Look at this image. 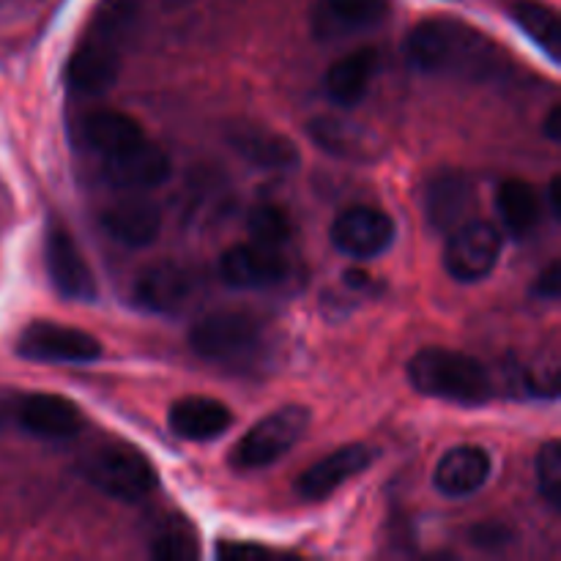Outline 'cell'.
I'll return each instance as SVG.
<instances>
[{"mask_svg": "<svg viewBox=\"0 0 561 561\" xmlns=\"http://www.w3.org/2000/svg\"><path fill=\"white\" fill-rule=\"evenodd\" d=\"M405 60L422 75L493 80L507 69V55L482 31L449 16L416 22L403 44Z\"/></svg>", "mask_w": 561, "mask_h": 561, "instance_id": "6da1fadb", "label": "cell"}, {"mask_svg": "<svg viewBox=\"0 0 561 561\" xmlns=\"http://www.w3.org/2000/svg\"><path fill=\"white\" fill-rule=\"evenodd\" d=\"M135 0H102L91 25L66 66L69 88L80 96H102L121 75V44L135 27Z\"/></svg>", "mask_w": 561, "mask_h": 561, "instance_id": "7a4b0ae2", "label": "cell"}, {"mask_svg": "<svg viewBox=\"0 0 561 561\" xmlns=\"http://www.w3.org/2000/svg\"><path fill=\"white\" fill-rule=\"evenodd\" d=\"M409 381L427 398L460 405H485L496 392L485 365L453 348H422L411 356Z\"/></svg>", "mask_w": 561, "mask_h": 561, "instance_id": "3957f363", "label": "cell"}, {"mask_svg": "<svg viewBox=\"0 0 561 561\" xmlns=\"http://www.w3.org/2000/svg\"><path fill=\"white\" fill-rule=\"evenodd\" d=\"M190 348L211 365L247 370L266 356V323L244 310L208 312L190 329Z\"/></svg>", "mask_w": 561, "mask_h": 561, "instance_id": "277c9868", "label": "cell"}, {"mask_svg": "<svg viewBox=\"0 0 561 561\" xmlns=\"http://www.w3.org/2000/svg\"><path fill=\"white\" fill-rule=\"evenodd\" d=\"M80 471L96 491L126 504L146 499L159 482L151 460L137 447L121 442L102 444L93 453H88Z\"/></svg>", "mask_w": 561, "mask_h": 561, "instance_id": "5b68a950", "label": "cell"}, {"mask_svg": "<svg viewBox=\"0 0 561 561\" xmlns=\"http://www.w3.org/2000/svg\"><path fill=\"white\" fill-rule=\"evenodd\" d=\"M310 427V411L305 405H285L272 411L250 427L230 453L236 471H257L283 460Z\"/></svg>", "mask_w": 561, "mask_h": 561, "instance_id": "8992f818", "label": "cell"}, {"mask_svg": "<svg viewBox=\"0 0 561 561\" xmlns=\"http://www.w3.org/2000/svg\"><path fill=\"white\" fill-rule=\"evenodd\" d=\"M16 354L44 365H91L102 356V343L93 334L53 321H33L16 340Z\"/></svg>", "mask_w": 561, "mask_h": 561, "instance_id": "52a82bcc", "label": "cell"}, {"mask_svg": "<svg viewBox=\"0 0 561 561\" xmlns=\"http://www.w3.org/2000/svg\"><path fill=\"white\" fill-rule=\"evenodd\" d=\"M502 230L488 219H469L453 230L444 250V268L458 283H480L496 268Z\"/></svg>", "mask_w": 561, "mask_h": 561, "instance_id": "ba28073f", "label": "cell"}, {"mask_svg": "<svg viewBox=\"0 0 561 561\" xmlns=\"http://www.w3.org/2000/svg\"><path fill=\"white\" fill-rule=\"evenodd\" d=\"M201 290V277L192 266L181 261H159L142 268L131 288V299L148 312H179L190 305Z\"/></svg>", "mask_w": 561, "mask_h": 561, "instance_id": "9c48e42d", "label": "cell"}, {"mask_svg": "<svg viewBox=\"0 0 561 561\" xmlns=\"http://www.w3.org/2000/svg\"><path fill=\"white\" fill-rule=\"evenodd\" d=\"M290 263L277 247L257 244V241H247V244H236L219 257V277L225 285L239 290H263L277 288L279 283L288 279Z\"/></svg>", "mask_w": 561, "mask_h": 561, "instance_id": "30bf717a", "label": "cell"}, {"mask_svg": "<svg viewBox=\"0 0 561 561\" xmlns=\"http://www.w3.org/2000/svg\"><path fill=\"white\" fill-rule=\"evenodd\" d=\"M394 241V219L376 206H351L334 219L332 244L343 255L370 261L387 252Z\"/></svg>", "mask_w": 561, "mask_h": 561, "instance_id": "8fae6325", "label": "cell"}, {"mask_svg": "<svg viewBox=\"0 0 561 561\" xmlns=\"http://www.w3.org/2000/svg\"><path fill=\"white\" fill-rule=\"evenodd\" d=\"M44 266H47L49 283L64 299L93 301L96 299V279L91 266L82 257L80 247L69 236V230L53 225L44 239Z\"/></svg>", "mask_w": 561, "mask_h": 561, "instance_id": "7c38bea8", "label": "cell"}, {"mask_svg": "<svg viewBox=\"0 0 561 561\" xmlns=\"http://www.w3.org/2000/svg\"><path fill=\"white\" fill-rule=\"evenodd\" d=\"M376 449L367 444H345V447L334 449L332 455L312 463L296 480V496L305 502H321V499L332 496L340 485L351 482L356 474H365L376 463Z\"/></svg>", "mask_w": 561, "mask_h": 561, "instance_id": "4fadbf2b", "label": "cell"}, {"mask_svg": "<svg viewBox=\"0 0 561 561\" xmlns=\"http://www.w3.org/2000/svg\"><path fill=\"white\" fill-rule=\"evenodd\" d=\"M104 181L118 190H153L170 175V159L159 146H153L148 137L131 142L124 151L113 153L107 159H99Z\"/></svg>", "mask_w": 561, "mask_h": 561, "instance_id": "5bb4252c", "label": "cell"}, {"mask_svg": "<svg viewBox=\"0 0 561 561\" xmlns=\"http://www.w3.org/2000/svg\"><path fill=\"white\" fill-rule=\"evenodd\" d=\"M228 142L247 164L257 170H274L288 173L299 164V148L283 131H274L261 124H236L230 126Z\"/></svg>", "mask_w": 561, "mask_h": 561, "instance_id": "9a60e30c", "label": "cell"}, {"mask_svg": "<svg viewBox=\"0 0 561 561\" xmlns=\"http://www.w3.org/2000/svg\"><path fill=\"white\" fill-rule=\"evenodd\" d=\"M425 217L436 230H453L466 222L474 206V181L463 170H438L425 184Z\"/></svg>", "mask_w": 561, "mask_h": 561, "instance_id": "2e32d148", "label": "cell"}, {"mask_svg": "<svg viewBox=\"0 0 561 561\" xmlns=\"http://www.w3.org/2000/svg\"><path fill=\"white\" fill-rule=\"evenodd\" d=\"M493 474L491 455L474 444H463V447H453L444 453L438 460L436 474H433V485L442 496L447 499H466L474 496Z\"/></svg>", "mask_w": 561, "mask_h": 561, "instance_id": "e0dca14e", "label": "cell"}, {"mask_svg": "<svg viewBox=\"0 0 561 561\" xmlns=\"http://www.w3.org/2000/svg\"><path fill=\"white\" fill-rule=\"evenodd\" d=\"M16 420L31 436L44 442L75 438L82 427L80 409L60 394H27L16 409Z\"/></svg>", "mask_w": 561, "mask_h": 561, "instance_id": "ac0fdd59", "label": "cell"}, {"mask_svg": "<svg viewBox=\"0 0 561 561\" xmlns=\"http://www.w3.org/2000/svg\"><path fill=\"white\" fill-rule=\"evenodd\" d=\"M381 66V55L376 47H359L343 55L337 64L329 66L323 77V91L340 107H356L370 91L373 80Z\"/></svg>", "mask_w": 561, "mask_h": 561, "instance_id": "d6986e66", "label": "cell"}, {"mask_svg": "<svg viewBox=\"0 0 561 561\" xmlns=\"http://www.w3.org/2000/svg\"><path fill=\"white\" fill-rule=\"evenodd\" d=\"M102 228L118 244L142 250L153 244L162 230V211L151 201L142 197H129V201L113 203L102 211Z\"/></svg>", "mask_w": 561, "mask_h": 561, "instance_id": "ffe728a7", "label": "cell"}, {"mask_svg": "<svg viewBox=\"0 0 561 561\" xmlns=\"http://www.w3.org/2000/svg\"><path fill=\"white\" fill-rule=\"evenodd\" d=\"M168 425L175 436L186 442H214L228 433V427L233 425V414L222 400L192 394V398L175 400L168 414Z\"/></svg>", "mask_w": 561, "mask_h": 561, "instance_id": "44dd1931", "label": "cell"}, {"mask_svg": "<svg viewBox=\"0 0 561 561\" xmlns=\"http://www.w3.org/2000/svg\"><path fill=\"white\" fill-rule=\"evenodd\" d=\"M146 131L140 129L131 115L121 113V110H91L80 118V140L82 146L99 159H107L113 153L124 151L131 142L142 140Z\"/></svg>", "mask_w": 561, "mask_h": 561, "instance_id": "7402d4cb", "label": "cell"}, {"mask_svg": "<svg viewBox=\"0 0 561 561\" xmlns=\"http://www.w3.org/2000/svg\"><path fill=\"white\" fill-rule=\"evenodd\" d=\"M389 14V0H321L316 11L318 38L370 31Z\"/></svg>", "mask_w": 561, "mask_h": 561, "instance_id": "603a6c76", "label": "cell"}, {"mask_svg": "<svg viewBox=\"0 0 561 561\" xmlns=\"http://www.w3.org/2000/svg\"><path fill=\"white\" fill-rule=\"evenodd\" d=\"M307 135L312 137L318 148H323L327 153L337 159H373L378 153V142L373 140V135L362 126H356L354 121L345 118H312L307 124Z\"/></svg>", "mask_w": 561, "mask_h": 561, "instance_id": "cb8c5ba5", "label": "cell"}, {"mask_svg": "<svg viewBox=\"0 0 561 561\" xmlns=\"http://www.w3.org/2000/svg\"><path fill=\"white\" fill-rule=\"evenodd\" d=\"M507 14L513 16L515 25L548 55L551 64L561 60V31L553 9L537 3V0H507Z\"/></svg>", "mask_w": 561, "mask_h": 561, "instance_id": "d4e9b609", "label": "cell"}, {"mask_svg": "<svg viewBox=\"0 0 561 561\" xmlns=\"http://www.w3.org/2000/svg\"><path fill=\"white\" fill-rule=\"evenodd\" d=\"M496 211L502 217L504 228L520 239V236L529 233L531 228L540 219V197H537L535 186L526 184L520 179H507L502 181L496 192Z\"/></svg>", "mask_w": 561, "mask_h": 561, "instance_id": "484cf974", "label": "cell"}, {"mask_svg": "<svg viewBox=\"0 0 561 561\" xmlns=\"http://www.w3.org/2000/svg\"><path fill=\"white\" fill-rule=\"evenodd\" d=\"M247 230H250L252 241L277 247V250H283L294 239V222H290L288 211L277 203H257L247 217Z\"/></svg>", "mask_w": 561, "mask_h": 561, "instance_id": "4316f807", "label": "cell"}, {"mask_svg": "<svg viewBox=\"0 0 561 561\" xmlns=\"http://www.w3.org/2000/svg\"><path fill=\"white\" fill-rule=\"evenodd\" d=\"M151 557L162 561H190L201 557L197 535L186 520H164L151 540Z\"/></svg>", "mask_w": 561, "mask_h": 561, "instance_id": "83f0119b", "label": "cell"}, {"mask_svg": "<svg viewBox=\"0 0 561 561\" xmlns=\"http://www.w3.org/2000/svg\"><path fill=\"white\" fill-rule=\"evenodd\" d=\"M537 488L553 510L561 507V444L557 438L542 444L537 453Z\"/></svg>", "mask_w": 561, "mask_h": 561, "instance_id": "f1b7e54d", "label": "cell"}, {"mask_svg": "<svg viewBox=\"0 0 561 561\" xmlns=\"http://www.w3.org/2000/svg\"><path fill=\"white\" fill-rule=\"evenodd\" d=\"M471 542L477 548H485V551H502L513 542V531L507 526L496 524V520H488V524H477L474 529L469 531Z\"/></svg>", "mask_w": 561, "mask_h": 561, "instance_id": "f546056e", "label": "cell"}, {"mask_svg": "<svg viewBox=\"0 0 561 561\" xmlns=\"http://www.w3.org/2000/svg\"><path fill=\"white\" fill-rule=\"evenodd\" d=\"M531 296L535 299H546V301H557L561 296V263L553 261L537 274L535 285H531Z\"/></svg>", "mask_w": 561, "mask_h": 561, "instance_id": "4dcf8cb0", "label": "cell"}, {"mask_svg": "<svg viewBox=\"0 0 561 561\" xmlns=\"http://www.w3.org/2000/svg\"><path fill=\"white\" fill-rule=\"evenodd\" d=\"M268 548L255 546V542H222L217 548L219 559H239V557H268Z\"/></svg>", "mask_w": 561, "mask_h": 561, "instance_id": "1f68e13d", "label": "cell"}, {"mask_svg": "<svg viewBox=\"0 0 561 561\" xmlns=\"http://www.w3.org/2000/svg\"><path fill=\"white\" fill-rule=\"evenodd\" d=\"M546 137L551 142H559L561 140V107H559V104H553V107L548 110V115H546Z\"/></svg>", "mask_w": 561, "mask_h": 561, "instance_id": "d6a6232c", "label": "cell"}, {"mask_svg": "<svg viewBox=\"0 0 561 561\" xmlns=\"http://www.w3.org/2000/svg\"><path fill=\"white\" fill-rule=\"evenodd\" d=\"M548 206H551L553 217H561V181L559 175H553L551 184H548Z\"/></svg>", "mask_w": 561, "mask_h": 561, "instance_id": "836d02e7", "label": "cell"}, {"mask_svg": "<svg viewBox=\"0 0 561 561\" xmlns=\"http://www.w3.org/2000/svg\"><path fill=\"white\" fill-rule=\"evenodd\" d=\"M345 285H348V288H356V290H365V288H370V274L367 272H356V268H351V272H345Z\"/></svg>", "mask_w": 561, "mask_h": 561, "instance_id": "e575fe53", "label": "cell"}]
</instances>
